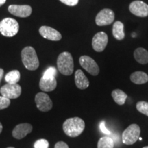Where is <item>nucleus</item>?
<instances>
[{
	"label": "nucleus",
	"instance_id": "nucleus-13",
	"mask_svg": "<svg viewBox=\"0 0 148 148\" xmlns=\"http://www.w3.org/2000/svg\"><path fill=\"white\" fill-rule=\"evenodd\" d=\"M33 127L29 123H24L16 125L12 130V136L16 139H21L32 132Z\"/></svg>",
	"mask_w": 148,
	"mask_h": 148
},
{
	"label": "nucleus",
	"instance_id": "nucleus-2",
	"mask_svg": "<svg viewBox=\"0 0 148 148\" xmlns=\"http://www.w3.org/2000/svg\"><path fill=\"white\" fill-rule=\"evenodd\" d=\"M21 59L23 65L29 71H35L39 66V60L36 52L32 47H25L21 51Z\"/></svg>",
	"mask_w": 148,
	"mask_h": 148
},
{
	"label": "nucleus",
	"instance_id": "nucleus-32",
	"mask_svg": "<svg viewBox=\"0 0 148 148\" xmlns=\"http://www.w3.org/2000/svg\"><path fill=\"white\" fill-rule=\"evenodd\" d=\"M2 130H3L2 124H1V122H0V134H1V132H2Z\"/></svg>",
	"mask_w": 148,
	"mask_h": 148
},
{
	"label": "nucleus",
	"instance_id": "nucleus-27",
	"mask_svg": "<svg viewBox=\"0 0 148 148\" xmlns=\"http://www.w3.org/2000/svg\"><path fill=\"white\" fill-rule=\"evenodd\" d=\"M62 3L69 6H74L78 3L79 0H60Z\"/></svg>",
	"mask_w": 148,
	"mask_h": 148
},
{
	"label": "nucleus",
	"instance_id": "nucleus-30",
	"mask_svg": "<svg viewBox=\"0 0 148 148\" xmlns=\"http://www.w3.org/2000/svg\"><path fill=\"white\" fill-rule=\"evenodd\" d=\"M3 73H4V71H3V69L0 68V82H1V79H2V77L3 76Z\"/></svg>",
	"mask_w": 148,
	"mask_h": 148
},
{
	"label": "nucleus",
	"instance_id": "nucleus-11",
	"mask_svg": "<svg viewBox=\"0 0 148 148\" xmlns=\"http://www.w3.org/2000/svg\"><path fill=\"white\" fill-rule=\"evenodd\" d=\"M129 10L131 13L140 17L148 16V5L143 1L136 0L132 1L129 5Z\"/></svg>",
	"mask_w": 148,
	"mask_h": 148
},
{
	"label": "nucleus",
	"instance_id": "nucleus-28",
	"mask_svg": "<svg viewBox=\"0 0 148 148\" xmlns=\"http://www.w3.org/2000/svg\"><path fill=\"white\" fill-rule=\"evenodd\" d=\"M99 129H100V130L102 132V133H103V134H108V135H110L111 134L110 131L106 128V125H105L104 121H102L100 123H99Z\"/></svg>",
	"mask_w": 148,
	"mask_h": 148
},
{
	"label": "nucleus",
	"instance_id": "nucleus-4",
	"mask_svg": "<svg viewBox=\"0 0 148 148\" xmlns=\"http://www.w3.org/2000/svg\"><path fill=\"white\" fill-rule=\"evenodd\" d=\"M19 30V25L12 18H5L0 22V32L3 36L12 37L17 34Z\"/></svg>",
	"mask_w": 148,
	"mask_h": 148
},
{
	"label": "nucleus",
	"instance_id": "nucleus-35",
	"mask_svg": "<svg viewBox=\"0 0 148 148\" xmlns=\"http://www.w3.org/2000/svg\"><path fill=\"white\" fill-rule=\"evenodd\" d=\"M7 148H14L13 147H7Z\"/></svg>",
	"mask_w": 148,
	"mask_h": 148
},
{
	"label": "nucleus",
	"instance_id": "nucleus-14",
	"mask_svg": "<svg viewBox=\"0 0 148 148\" xmlns=\"http://www.w3.org/2000/svg\"><path fill=\"white\" fill-rule=\"evenodd\" d=\"M39 33L44 38L53 41H58L62 38V35L58 31L49 26L40 27Z\"/></svg>",
	"mask_w": 148,
	"mask_h": 148
},
{
	"label": "nucleus",
	"instance_id": "nucleus-5",
	"mask_svg": "<svg viewBox=\"0 0 148 148\" xmlns=\"http://www.w3.org/2000/svg\"><path fill=\"white\" fill-rule=\"evenodd\" d=\"M140 129L137 124L129 125L122 133V142L125 145H132L140 137Z\"/></svg>",
	"mask_w": 148,
	"mask_h": 148
},
{
	"label": "nucleus",
	"instance_id": "nucleus-19",
	"mask_svg": "<svg viewBox=\"0 0 148 148\" xmlns=\"http://www.w3.org/2000/svg\"><path fill=\"white\" fill-rule=\"evenodd\" d=\"M112 34L116 40H121L125 38L124 25L121 21H116L112 27Z\"/></svg>",
	"mask_w": 148,
	"mask_h": 148
},
{
	"label": "nucleus",
	"instance_id": "nucleus-8",
	"mask_svg": "<svg viewBox=\"0 0 148 148\" xmlns=\"http://www.w3.org/2000/svg\"><path fill=\"white\" fill-rule=\"evenodd\" d=\"M0 92L3 97L8 99H16L21 94V87L18 84H6L0 89Z\"/></svg>",
	"mask_w": 148,
	"mask_h": 148
},
{
	"label": "nucleus",
	"instance_id": "nucleus-25",
	"mask_svg": "<svg viewBox=\"0 0 148 148\" xmlns=\"http://www.w3.org/2000/svg\"><path fill=\"white\" fill-rule=\"evenodd\" d=\"M49 146V144L48 140L44 139V138H40V139L36 140L34 144V148H48Z\"/></svg>",
	"mask_w": 148,
	"mask_h": 148
},
{
	"label": "nucleus",
	"instance_id": "nucleus-33",
	"mask_svg": "<svg viewBox=\"0 0 148 148\" xmlns=\"http://www.w3.org/2000/svg\"><path fill=\"white\" fill-rule=\"evenodd\" d=\"M138 140H142V138H141V137H139V138H138Z\"/></svg>",
	"mask_w": 148,
	"mask_h": 148
},
{
	"label": "nucleus",
	"instance_id": "nucleus-12",
	"mask_svg": "<svg viewBox=\"0 0 148 148\" xmlns=\"http://www.w3.org/2000/svg\"><path fill=\"white\" fill-rule=\"evenodd\" d=\"M10 13L18 17L25 18L32 14V7L28 5H10L8 7Z\"/></svg>",
	"mask_w": 148,
	"mask_h": 148
},
{
	"label": "nucleus",
	"instance_id": "nucleus-18",
	"mask_svg": "<svg viewBox=\"0 0 148 148\" xmlns=\"http://www.w3.org/2000/svg\"><path fill=\"white\" fill-rule=\"evenodd\" d=\"M130 80L136 84H143L148 82V75L143 71H135L130 75Z\"/></svg>",
	"mask_w": 148,
	"mask_h": 148
},
{
	"label": "nucleus",
	"instance_id": "nucleus-26",
	"mask_svg": "<svg viewBox=\"0 0 148 148\" xmlns=\"http://www.w3.org/2000/svg\"><path fill=\"white\" fill-rule=\"evenodd\" d=\"M10 99L8 98L3 97V96H0V110H3L10 106Z\"/></svg>",
	"mask_w": 148,
	"mask_h": 148
},
{
	"label": "nucleus",
	"instance_id": "nucleus-31",
	"mask_svg": "<svg viewBox=\"0 0 148 148\" xmlns=\"http://www.w3.org/2000/svg\"><path fill=\"white\" fill-rule=\"evenodd\" d=\"M5 1H6V0H0V7H1L2 5L4 4Z\"/></svg>",
	"mask_w": 148,
	"mask_h": 148
},
{
	"label": "nucleus",
	"instance_id": "nucleus-24",
	"mask_svg": "<svg viewBox=\"0 0 148 148\" xmlns=\"http://www.w3.org/2000/svg\"><path fill=\"white\" fill-rule=\"evenodd\" d=\"M56 69L53 66H50V67L47 68L45 71V73L42 75V77H47V78H53L55 77L56 75Z\"/></svg>",
	"mask_w": 148,
	"mask_h": 148
},
{
	"label": "nucleus",
	"instance_id": "nucleus-17",
	"mask_svg": "<svg viewBox=\"0 0 148 148\" xmlns=\"http://www.w3.org/2000/svg\"><path fill=\"white\" fill-rule=\"evenodd\" d=\"M134 57L138 63L142 64L148 63V51L143 47H138L135 49Z\"/></svg>",
	"mask_w": 148,
	"mask_h": 148
},
{
	"label": "nucleus",
	"instance_id": "nucleus-22",
	"mask_svg": "<svg viewBox=\"0 0 148 148\" xmlns=\"http://www.w3.org/2000/svg\"><path fill=\"white\" fill-rule=\"evenodd\" d=\"M114 140L109 136H103L97 143V148H114Z\"/></svg>",
	"mask_w": 148,
	"mask_h": 148
},
{
	"label": "nucleus",
	"instance_id": "nucleus-20",
	"mask_svg": "<svg viewBox=\"0 0 148 148\" xmlns=\"http://www.w3.org/2000/svg\"><path fill=\"white\" fill-rule=\"evenodd\" d=\"M112 97L114 101L119 105H123L126 101L127 95L120 89H115L112 92Z\"/></svg>",
	"mask_w": 148,
	"mask_h": 148
},
{
	"label": "nucleus",
	"instance_id": "nucleus-16",
	"mask_svg": "<svg viewBox=\"0 0 148 148\" xmlns=\"http://www.w3.org/2000/svg\"><path fill=\"white\" fill-rule=\"evenodd\" d=\"M75 83L79 89H86L89 86V81L82 70L78 69L75 73Z\"/></svg>",
	"mask_w": 148,
	"mask_h": 148
},
{
	"label": "nucleus",
	"instance_id": "nucleus-21",
	"mask_svg": "<svg viewBox=\"0 0 148 148\" xmlns=\"http://www.w3.org/2000/svg\"><path fill=\"white\" fill-rule=\"evenodd\" d=\"M21 77V74L18 70H13L8 72L5 75V80L8 84H17Z\"/></svg>",
	"mask_w": 148,
	"mask_h": 148
},
{
	"label": "nucleus",
	"instance_id": "nucleus-34",
	"mask_svg": "<svg viewBox=\"0 0 148 148\" xmlns=\"http://www.w3.org/2000/svg\"><path fill=\"white\" fill-rule=\"evenodd\" d=\"M143 148H148V146H145V147H144Z\"/></svg>",
	"mask_w": 148,
	"mask_h": 148
},
{
	"label": "nucleus",
	"instance_id": "nucleus-15",
	"mask_svg": "<svg viewBox=\"0 0 148 148\" xmlns=\"http://www.w3.org/2000/svg\"><path fill=\"white\" fill-rule=\"evenodd\" d=\"M57 82L56 77L53 78H47V77H42L40 79L39 87L40 90L45 92L52 91L56 88Z\"/></svg>",
	"mask_w": 148,
	"mask_h": 148
},
{
	"label": "nucleus",
	"instance_id": "nucleus-10",
	"mask_svg": "<svg viewBox=\"0 0 148 148\" xmlns=\"http://www.w3.org/2000/svg\"><path fill=\"white\" fill-rule=\"evenodd\" d=\"M108 42V35L103 32H97L92 39V47L97 52H101L106 47Z\"/></svg>",
	"mask_w": 148,
	"mask_h": 148
},
{
	"label": "nucleus",
	"instance_id": "nucleus-3",
	"mask_svg": "<svg viewBox=\"0 0 148 148\" xmlns=\"http://www.w3.org/2000/svg\"><path fill=\"white\" fill-rule=\"evenodd\" d=\"M57 66L58 71L62 75H71L73 72L74 64L71 53L67 51H64L59 54L57 58Z\"/></svg>",
	"mask_w": 148,
	"mask_h": 148
},
{
	"label": "nucleus",
	"instance_id": "nucleus-6",
	"mask_svg": "<svg viewBox=\"0 0 148 148\" xmlns=\"http://www.w3.org/2000/svg\"><path fill=\"white\" fill-rule=\"evenodd\" d=\"M79 62L83 69L92 75H97L99 73V68L97 62L88 56H82L79 59Z\"/></svg>",
	"mask_w": 148,
	"mask_h": 148
},
{
	"label": "nucleus",
	"instance_id": "nucleus-1",
	"mask_svg": "<svg viewBox=\"0 0 148 148\" xmlns=\"http://www.w3.org/2000/svg\"><path fill=\"white\" fill-rule=\"evenodd\" d=\"M63 131L70 137H77L82 134L85 128L84 120L79 117H72L66 119L62 125Z\"/></svg>",
	"mask_w": 148,
	"mask_h": 148
},
{
	"label": "nucleus",
	"instance_id": "nucleus-29",
	"mask_svg": "<svg viewBox=\"0 0 148 148\" xmlns=\"http://www.w3.org/2000/svg\"><path fill=\"white\" fill-rule=\"evenodd\" d=\"M54 148H69V146L63 141H58L56 143Z\"/></svg>",
	"mask_w": 148,
	"mask_h": 148
},
{
	"label": "nucleus",
	"instance_id": "nucleus-23",
	"mask_svg": "<svg viewBox=\"0 0 148 148\" xmlns=\"http://www.w3.org/2000/svg\"><path fill=\"white\" fill-rule=\"evenodd\" d=\"M136 109L139 111L140 113L148 116V102L147 101H138L136 105Z\"/></svg>",
	"mask_w": 148,
	"mask_h": 148
},
{
	"label": "nucleus",
	"instance_id": "nucleus-7",
	"mask_svg": "<svg viewBox=\"0 0 148 148\" xmlns=\"http://www.w3.org/2000/svg\"><path fill=\"white\" fill-rule=\"evenodd\" d=\"M36 107L41 112H48L52 108L53 103L47 94L38 92L35 96Z\"/></svg>",
	"mask_w": 148,
	"mask_h": 148
},
{
	"label": "nucleus",
	"instance_id": "nucleus-9",
	"mask_svg": "<svg viewBox=\"0 0 148 148\" xmlns=\"http://www.w3.org/2000/svg\"><path fill=\"white\" fill-rule=\"evenodd\" d=\"M114 13L111 9L104 8L97 14L95 23L98 26H104L110 25L114 21Z\"/></svg>",
	"mask_w": 148,
	"mask_h": 148
}]
</instances>
